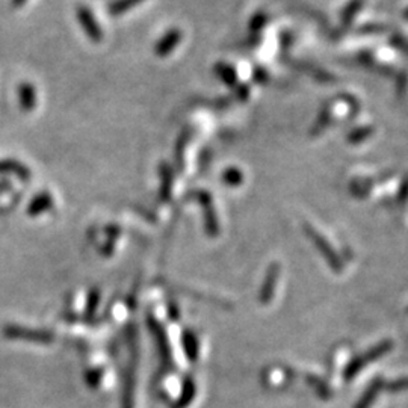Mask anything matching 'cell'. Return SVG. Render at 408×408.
Instances as JSON below:
<instances>
[{"instance_id":"11","label":"cell","mask_w":408,"mask_h":408,"mask_svg":"<svg viewBox=\"0 0 408 408\" xmlns=\"http://www.w3.org/2000/svg\"><path fill=\"white\" fill-rule=\"evenodd\" d=\"M222 180H224L229 186H239L244 182V174L238 168H227L222 172Z\"/></svg>"},{"instance_id":"9","label":"cell","mask_w":408,"mask_h":408,"mask_svg":"<svg viewBox=\"0 0 408 408\" xmlns=\"http://www.w3.org/2000/svg\"><path fill=\"white\" fill-rule=\"evenodd\" d=\"M50 204H52L50 193H47V192L38 193V196L34 198V201L31 203V206H29V212L35 215V213H40L46 210L47 208H50Z\"/></svg>"},{"instance_id":"12","label":"cell","mask_w":408,"mask_h":408,"mask_svg":"<svg viewBox=\"0 0 408 408\" xmlns=\"http://www.w3.org/2000/svg\"><path fill=\"white\" fill-rule=\"evenodd\" d=\"M328 123H329V109H328V104H327V106H324L322 112H320V115H319V120L316 121L315 128L312 129V135L315 136V135L322 133L328 125Z\"/></svg>"},{"instance_id":"1","label":"cell","mask_w":408,"mask_h":408,"mask_svg":"<svg viewBox=\"0 0 408 408\" xmlns=\"http://www.w3.org/2000/svg\"><path fill=\"white\" fill-rule=\"evenodd\" d=\"M76 18H77V22H79V25L82 26L85 35L90 38V41H93L95 44H99L103 41L104 34L102 31L99 22H97L94 13L88 6H85V5L77 6L76 8Z\"/></svg>"},{"instance_id":"5","label":"cell","mask_w":408,"mask_h":408,"mask_svg":"<svg viewBox=\"0 0 408 408\" xmlns=\"http://www.w3.org/2000/svg\"><path fill=\"white\" fill-rule=\"evenodd\" d=\"M213 72L218 76V79L221 82H224L227 86H230V88H235L238 85V73L230 64L217 62L215 67H213Z\"/></svg>"},{"instance_id":"6","label":"cell","mask_w":408,"mask_h":408,"mask_svg":"<svg viewBox=\"0 0 408 408\" xmlns=\"http://www.w3.org/2000/svg\"><path fill=\"white\" fill-rule=\"evenodd\" d=\"M159 176L162 180V186H161V196L163 200H168L171 196V183L174 179V171L171 168V165L167 162H162L159 167Z\"/></svg>"},{"instance_id":"3","label":"cell","mask_w":408,"mask_h":408,"mask_svg":"<svg viewBox=\"0 0 408 408\" xmlns=\"http://www.w3.org/2000/svg\"><path fill=\"white\" fill-rule=\"evenodd\" d=\"M17 95H18V104L20 109L26 114L32 112L36 108V90L31 82H22L17 86Z\"/></svg>"},{"instance_id":"14","label":"cell","mask_w":408,"mask_h":408,"mask_svg":"<svg viewBox=\"0 0 408 408\" xmlns=\"http://www.w3.org/2000/svg\"><path fill=\"white\" fill-rule=\"evenodd\" d=\"M266 22H268V15L265 13H257L252 15V18L250 20V29L254 32L261 31L264 26L266 25Z\"/></svg>"},{"instance_id":"18","label":"cell","mask_w":408,"mask_h":408,"mask_svg":"<svg viewBox=\"0 0 408 408\" xmlns=\"http://www.w3.org/2000/svg\"><path fill=\"white\" fill-rule=\"evenodd\" d=\"M402 14H404V18H407V20H408V8L405 9V11Z\"/></svg>"},{"instance_id":"10","label":"cell","mask_w":408,"mask_h":408,"mask_svg":"<svg viewBox=\"0 0 408 408\" xmlns=\"http://www.w3.org/2000/svg\"><path fill=\"white\" fill-rule=\"evenodd\" d=\"M362 6H363V0H351V2L345 6L344 13H342V23L345 26H348L349 23H353L355 14L360 11Z\"/></svg>"},{"instance_id":"13","label":"cell","mask_w":408,"mask_h":408,"mask_svg":"<svg viewBox=\"0 0 408 408\" xmlns=\"http://www.w3.org/2000/svg\"><path fill=\"white\" fill-rule=\"evenodd\" d=\"M372 132H374L372 128H357V129H354L351 133L348 135V140H349V142L358 144V142L365 141Z\"/></svg>"},{"instance_id":"8","label":"cell","mask_w":408,"mask_h":408,"mask_svg":"<svg viewBox=\"0 0 408 408\" xmlns=\"http://www.w3.org/2000/svg\"><path fill=\"white\" fill-rule=\"evenodd\" d=\"M142 2L144 0H112L108 6V11L112 17H120Z\"/></svg>"},{"instance_id":"15","label":"cell","mask_w":408,"mask_h":408,"mask_svg":"<svg viewBox=\"0 0 408 408\" xmlns=\"http://www.w3.org/2000/svg\"><path fill=\"white\" fill-rule=\"evenodd\" d=\"M254 81L259 83H265L268 81V73L264 68H256L254 70Z\"/></svg>"},{"instance_id":"4","label":"cell","mask_w":408,"mask_h":408,"mask_svg":"<svg viewBox=\"0 0 408 408\" xmlns=\"http://www.w3.org/2000/svg\"><path fill=\"white\" fill-rule=\"evenodd\" d=\"M0 174H13V176L22 179V180H29L32 176L26 165L15 161V159H2L0 161Z\"/></svg>"},{"instance_id":"2","label":"cell","mask_w":408,"mask_h":408,"mask_svg":"<svg viewBox=\"0 0 408 408\" xmlns=\"http://www.w3.org/2000/svg\"><path fill=\"white\" fill-rule=\"evenodd\" d=\"M183 40V32L179 27H171L170 31L165 32L154 46V55L158 57L170 56L176 48L180 46Z\"/></svg>"},{"instance_id":"17","label":"cell","mask_w":408,"mask_h":408,"mask_svg":"<svg viewBox=\"0 0 408 408\" xmlns=\"http://www.w3.org/2000/svg\"><path fill=\"white\" fill-rule=\"evenodd\" d=\"M26 2H27V0H11V5H13V8L17 9V8L25 6Z\"/></svg>"},{"instance_id":"7","label":"cell","mask_w":408,"mask_h":408,"mask_svg":"<svg viewBox=\"0 0 408 408\" xmlns=\"http://www.w3.org/2000/svg\"><path fill=\"white\" fill-rule=\"evenodd\" d=\"M192 136V129L186 128L180 135L176 141V149H174V158H176V162L179 165V168H183V161H184V150H186L188 144L191 141Z\"/></svg>"},{"instance_id":"16","label":"cell","mask_w":408,"mask_h":408,"mask_svg":"<svg viewBox=\"0 0 408 408\" xmlns=\"http://www.w3.org/2000/svg\"><path fill=\"white\" fill-rule=\"evenodd\" d=\"M236 94H238V97L242 102H245L248 99V95H250V88L247 85H240L239 88H236Z\"/></svg>"}]
</instances>
